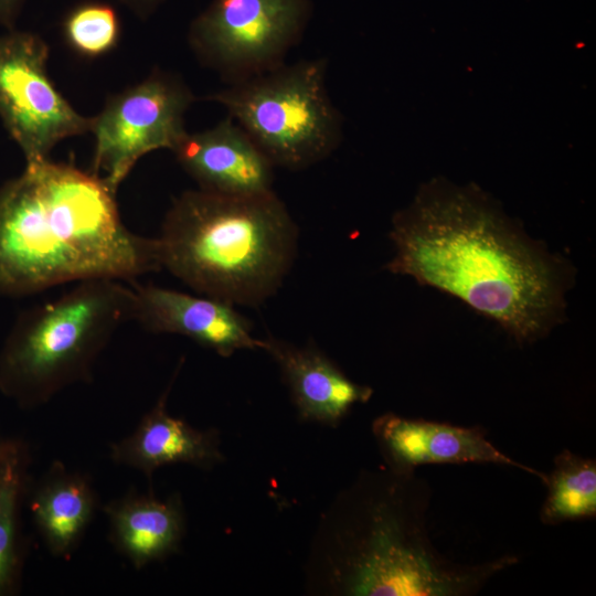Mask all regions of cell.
<instances>
[{
  "label": "cell",
  "instance_id": "1",
  "mask_svg": "<svg viewBox=\"0 0 596 596\" xmlns=\"http://www.w3.org/2000/svg\"><path fill=\"white\" fill-rule=\"evenodd\" d=\"M391 273L446 291L519 342L554 326L565 307L563 262L475 193L428 190L393 220Z\"/></svg>",
  "mask_w": 596,
  "mask_h": 596
},
{
  "label": "cell",
  "instance_id": "2",
  "mask_svg": "<svg viewBox=\"0 0 596 596\" xmlns=\"http://www.w3.org/2000/svg\"><path fill=\"white\" fill-rule=\"evenodd\" d=\"M92 172L49 158L0 185V295L161 269L156 237L130 232Z\"/></svg>",
  "mask_w": 596,
  "mask_h": 596
},
{
  "label": "cell",
  "instance_id": "3",
  "mask_svg": "<svg viewBox=\"0 0 596 596\" xmlns=\"http://www.w3.org/2000/svg\"><path fill=\"white\" fill-rule=\"evenodd\" d=\"M156 238L161 269L200 295L257 308L288 275L298 226L274 191L230 196L198 189L172 201Z\"/></svg>",
  "mask_w": 596,
  "mask_h": 596
},
{
  "label": "cell",
  "instance_id": "4",
  "mask_svg": "<svg viewBox=\"0 0 596 596\" xmlns=\"http://www.w3.org/2000/svg\"><path fill=\"white\" fill-rule=\"evenodd\" d=\"M132 302L124 280L95 278L22 312L0 350V393L33 409L91 381L116 330L132 320Z\"/></svg>",
  "mask_w": 596,
  "mask_h": 596
},
{
  "label": "cell",
  "instance_id": "5",
  "mask_svg": "<svg viewBox=\"0 0 596 596\" xmlns=\"http://www.w3.org/2000/svg\"><path fill=\"white\" fill-rule=\"evenodd\" d=\"M381 496L369 501L354 534L348 590L356 595L467 596L514 565L505 555L479 564L449 560L427 528L432 498L425 480L391 470Z\"/></svg>",
  "mask_w": 596,
  "mask_h": 596
},
{
  "label": "cell",
  "instance_id": "6",
  "mask_svg": "<svg viewBox=\"0 0 596 596\" xmlns=\"http://www.w3.org/2000/svg\"><path fill=\"white\" fill-rule=\"evenodd\" d=\"M327 61H300L230 84L203 99L222 105L274 167L308 168L341 140L327 91Z\"/></svg>",
  "mask_w": 596,
  "mask_h": 596
},
{
  "label": "cell",
  "instance_id": "7",
  "mask_svg": "<svg viewBox=\"0 0 596 596\" xmlns=\"http://www.w3.org/2000/svg\"><path fill=\"white\" fill-rule=\"evenodd\" d=\"M310 12L309 0H212L191 22L188 40L232 84L283 65Z\"/></svg>",
  "mask_w": 596,
  "mask_h": 596
},
{
  "label": "cell",
  "instance_id": "8",
  "mask_svg": "<svg viewBox=\"0 0 596 596\" xmlns=\"http://www.w3.org/2000/svg\"><path fill=\"white\" fill-rule=\"evenodd\" d=\"M194 96L175 75L156 72L110 96L92 118V173L116 194L137 162L153 150H173L188 132L184 115Z\"/></svg>",
  "mask_w": 596,
  "mask_h": 596
},
{
  "label": "cell",
  "instance_id": "9",
  "mask_svg": "<svg viewBox=\"0 0 596 596\" xmlns=\"http://www.w3.org/2000/svg\"><path fill=\"white\" fill-rule=\"evenodd\" d=\"M49 54L35 33H0V120L25 162L47 159L60 141L92 127V118L77 113L51 81Z\"/></svg>",
  "mask_w": 596,
  "mask_h": 596
},
{
  "label": "cell",
  "instance_id": "10",
  "mask_svg": "<svg viewBox=\"0 0 596 596\" xmlns=\"http://www.w3.org/2000/svg\"><path fill=\"white\" fill-rule=\"evenodd\" d=\"M132 290V320L149 332L184 336L224 358L265 348L252 322L228 302L151 284Z\"/></svg>",
  "mask_w": 596,
  "mask_h": 596
},
{
  "label": "cell",
  "instance_id": "11",
  "mask_svg": "<svg viewBox=\"0 0 596 596\" xmlns=\"http://www.w3.org/2000/svg\"><path fill=\"white\" fill-rule=\"evenodd\" d=\"M373 434L394 472H413L427 464L483 462L514 467L546 483L547 475L518 462L492 445L479 427H460L387 413L373 422Z\"/></svg>",
  "mask_w": 596,
  "mask_h": 596
},
{
  "label": "cell",
  "instance_id": "12",
  "mask_svg": "<svg viewBox=\"0 0 596 596\" xmlns=\"http://www.w3.org/2000/svg\"><path fill=\"white\" fill-rule=\"evenodd\" d=\"M172 152L201 190L230 196L273 191V163L230 116L210 129L187 132Z\"/></svg>",
  "mask_w": 596,
  "mask_h": 596
},
{
  "label": "cell",
  "instance_id": "13",
  "mask_svg": "<svg viewBox=\"0 0 596 596\" xmlns=\"http://www.w3.org/2000/svg\"><path fill=\"white\" fill-rule=\"evenodd\" d=\"M171 385L172 382L129 435L110 444V459L115 464L150 479L163 466L189 464L209 469L224 459L215 429L199 430L169 414Z\"/></svg>",
  "mask_w": 596,
  "mask_h": 596
},
{
  "label": "cell",
  "instance_id": "14",
  "mask_svg": "<svg viewBox=\"0 0 596 596\" xmlns=\"http://www.w3.org/2000/svg\"><path fill=\"white\" fill-rule=\"evenodd\" d=\"M264 342L304 419L337 425L353 405L372 396L371 387L354 383L315 345L297 347L272 336Z\"/></svg>",
  "mask_w": 596,
  "mask_h": 596
},
{
  "label": "cell",
  "instance_id": "15",
  "mask_svg": "<svg viewBox=\"0 0 596 596\" xmlns=\"http://www.w3.org/2000/svg\"><path fill=\"white\" fill-rule=\"evenodd\" d=\"M26 504L47 551L66 560L92 523L98 497L88 475L53 460L38 480H32Z\"/></svg>",
  "mask_w": 596,
  "mask_h": 596
},
{
  "label": "cell",
  "instance_id": "16",
  "mask_svg": "<svg viewBox=\"0 0 596 596\" xmlns=\"http://www.w3.org/2000/svg\"><path fill=\"white\" fill-rule=\"evenodd\" d=\"M108 540L136 570L162 561L180 547L185 517L179 494L160 500L130 491L103 507Z\"/></svg>",
  "mask_w": 596,
  "mask_h": 596
},
{
  "label": "cell",
  "instance_id": "17",
  "mask_svg": "<svg viewBox=\"0 0 596 596\" xmlns=\"http://www.w3.org/2000/svg\"><path fill=\"white\" fill-rule=\"evenodd\" d=\"M32 455L28 443L3 439L0 448V596L20 592L28 555L22 509L31 482Z\"/></svg>",
  "mask_w": 596,
  "mask_h": 596
},
{
  "label": "cell",
  "instance_id": "18",
  "mask_svg": "<svg viewBox=\"0 0 596 596\" xmlns=\"http://www.w3.org/2000/svg\"><path fill=\"white\" fill-rule=\"evenodd\" d=\"M547 496L540 511L544 524L596 515V461L564 449L547 475Z\"/></svg>",
  "mask_w": 596,
  "mask_h": 596
},
{
  "label": "cell",
  "instance_id": "19",
  "mask_svg": "<svg viewBox=\"0 0 596 596\" xmlns=\"http://www.w3.org/2000/svg\"><path fill=\"white\" fill-rule=\"evenodd\" d=\"M63 33L75 52L86 57H97L116 46L120 35V20L109 3L84 2L66 14Z\"/></svg>",
  "mask_w": 596,
  "mask_h": 596
},
{
  "label": "cell",
  "instance_id": "20",
  "mask_svg": "<svg viewBox=\"0 0 596 596\" xmlns=\"http://www.w3.org/2000/svg\"><path fill=\"white\" fill-rule=\"evenodd\" d=\"M25 0H0V29L11 30L22 11Z\"/></svg>",
  "mask_w": 596,
  "mask_h": 596
},
{
  "label": "cell",
  "instance_id": "21",
  "mask_svg": "<svg viewBox=\"0 0 596 596\" xmlns=\"http://www.w3.org/2000/svg\"><path fill=\"white\" fill-rule=\"evenodd\" d=\"M135 14L147 18L163 0H121Z\"/></svg>",
  "mask_w": 596,
  "mask_h": 596
},
{
  "label": "cell",
  "instance_id": "22",
  "mask_svg": "<svg viewBox=\"0 0 596 596\" xmlns=\"http://www.w3.org/2000/svg\"><path fill=\"white\" fill-rule=\"evenodd\" d=\"M2 440H0V448H1Z\"/></svg>",
  "mask_w": 596,
  "mask_h": 596
}]
</instances>
